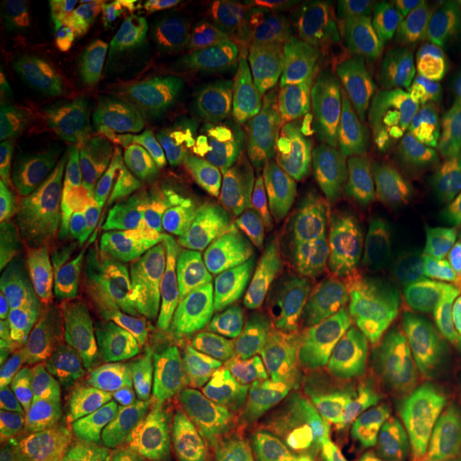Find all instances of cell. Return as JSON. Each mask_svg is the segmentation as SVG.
Instances as JSON below:
<instances>
[{"instance_id":"6da1fadb","label":"cell","mask_w":461,"mask_h":461,"mask_svg":"<svg viewBox=\"0 0 461 461\" xmlns=\"http://www.w3.org/2000/svg\"><path fill=\"white\" fill-rule=\"evenodd\" d=\"M459 212V201L442 190H400L321 212L303 238L353 285L395 291L436 261Z\"/></svg>"},{"instance_id":"ba28073f","label":"cell","mask_w":461,"mask_h":461,"mask_svg":"<svg viewBox=\"0 0 461 461\" xmlns=\"http://www.w3.org/2000/svg\"><path fill=\"white\" fill-rule=\"evenodd\" d=\"M380 95L402 129L453 126L461 120V43L429 39L395 50L380 71Z\"/></svg>"},{"instance_id":"484cf974","label":"cell","mask_w":461,"mask_h":461,"mask_svg":"<svg viewBox=\"0 0 461 461\" xmlns=\"http://www.w3.org/2000/svg\"><path fill=\"white\" fill-rule=\"evenodd\" d=\"M447 165L453 167V169L461 171V140L451 148V152L447 154Z\"/></svg>"},{"instance_id":"4316f807","label":"cell","mask_w":461,"mask_h":461,"mask_svg":"<svg viewBox=\"0 0 461 461\" xmlns=\"http://www.w3.org/2000/svg\"><path fill=\"white\" fill-rule=\"evenodd\" d=\"M0 461H14L9 457V455H5V453H0Z\"/></svg>"},{"instance_id":"f1b7e54d","label":"cell","mask_w":461,"mask_h":461,"mask_svg":"<svg viewBox=\"0 0 461 461\" xmlns=\"http://www.w3.org/2000/svg\"><path fill=\"white\" fill-rule=\"evenodd\" d=\"M205 461H207V459H205Z\"/></svg>"},{"instance_id":"2e32d148","label":"cell","mask_w":461,"mask_h":461,"mask_svg":"<svg viewBox=\"0 0 461 461\" xmlns=\"http://www.w3.org/2000/svg\"><path fill=\"white\" fill-rule=\"evenodd\" d=\"M338 0H293L276 9H261L255 22V51L261 68H274L310 28L338 24Z\"/></svg>"},{"instance_id":"44dd1931","label":"cell","mask_w":461,"mask_h":461,"mask_svg":"<svg viewBox=\"0 0 461 461\" xmlns=\"http://www.w3.org/2000/svg\"><path fill=\"white\" fill-rule=\"evenodd\" d=\"M310 411L312 408L303 384V374L293 367L286 372L272 419L267 420L257 440L248 447L241 461H282V451Z\"/></svg>"},{"instance_id":"cb8c5ba5","label":"cell","mask_w":461,"mask_h":461,"mask_svg":"<svg viewBox=\"0 0 461 461\" xmlns=\"http://www.w3.org/2000/svg\"><path fill=\"white\" fill-rule=\"evenodd\" d=\"M286 461H355V457L310 411L295 431Z\"/></svg>"},{"instance_id":"5bb4252c","label":"cell","mask_w":461,"mask_h":461,"mask_svg":"<svg viewBox=\"0 0 461 461\" xmlns=\"http://www.w3.org/2000/svg\"><path fill=\"white\" fill-rule=\"evenodd\" d=\"M5 43L20 79H56L77 60L71 9L58 0L5 5Z\"/></svg>"},{"instance_id":"277c9868","label":"cell","mask_w":461,"mask_h":461,"mask_svg":"<svg viewBox=\"0 0 461 461\" xmlns=\"http://www.w3.org/2000/svg\"><path fill=\"white\" fill-rule=\"evenodd\" d=\"M32 167L68 210L103 233L122 241L165 235L167 216L158 194L113 148L62 137L41 149Z\"/></svg>"},{"instance_id":"9a60e30c","label":"cell","mask_w":461,"mask_h":461,"mask_svg":"<svg viewBox=\"0 0 461 461\" xmlns=\"http://www.w3.org/2000/svg\"><path fill=\"white\" fill-rule=\"evenodd\" d=\"M336 359L348 361L372 380L397 420L412 417L417 393L406 367L378 327L366 325L348 338H336Z\"/></svg>"},{"instance_id":"5b68a950","label":"cell","mask_w":461,"mask_h":461,"mask_svg":"<svg viewBox=\"0 0 461 461\" xmlns=\"http://www.w3.org/2000/svg\"><path fill=\"white\" fill-rule=\"evenodd\" d=\"M197 367L207 461H241L280 400L278 357L255 339H222Z\"/></svg>"},{"instance_id":"ffe728a7","label":"cell","mask_w":461,"mask_h":461,"mask_svg":"<svg viewBox=\"0 0 461 461\" xmlns=\"http://www.w3.org/2000/svg\"><path fill=\"white\" fill-rule=\"evenodd\" d=\"M137 103L140 115L149 129L167 131L180 120L184 103L188 99V79L157 58L137 65Z\"/></svg>"},{"instance_id":"7c38bea8","label":"cell","mask_w":461,"mask_h":461,"mask_svg":"<svg viewBox=\"0 0 461 461\" xmlns=\"http://www.w3.org/2000/svg\"><path fill=\"white\" fill-rule=\"evenodd\" d=\"M203 11L157 51V60L177 68L190 88L203 92L255 28L261 3H201Z\"/></svg>"},{"instance_id":"52a82bcc","label":"cell","mask_w":461,"mask_h":461,"mask_svg":"<svg viewBox=\"0 0 461 461\" xmlns=\"http://www.w3.org/2000/svg\"><path fill=\"white\" fill-rule=\"evenodd\" d=\"M367 79L370 58L361 43L322 39L276 105L274 143L350 118L363 103Z\"/></svg>"},{"instance_id":"e0dca14e","label":"cell","mask_w":461,"mask_h":461,"mask_svg":"<svg viewBox=\"0 0 461 461\" xmlns=\"http://www.w3.org/2000/svg\"><path fill=\"white\" fill-rule=\"evenodd\" d=\"M158 461H205L207 445L199 402V370L184 363L173 370Z\"/></svg>"},{"instance_id":"3957f363","label":"cell","mask_w":461,"mask_h":461,"mask_svg":"<svg viewBox=\"0 0 461 461\" xmlns=\"http://www.w3.org/2000/svg\"><path fill=\"white\" fill-rule=\"evenodd\" d=\"M233 308L244 322L267 321L285 331L327 336L359 321L361 299L353 282L314 252L258 241L235 276Z\"/></svg>"},{"instance_id":"30bf717a","label":"cell","mask_w":461,"mask_h":461,"mask_svg":"<svg viewBox=\"0 0 461 461\" xmlns=\"http://www.w3.org/2000/svg\"><path fill=\"white\" fill-rule=\"evenodd\" d=\"M391 346L400 357L420 406L445 414L461 403V295L442 299L434 312L403 325Z\"/></svg>"},{"instance_id":"7a4b0ae2","label":"cell","mask_w":461,"mask_h":461,"mask_svg":"<svg viewBox=\"0 0 461 461\" xmlns=\"http://www.w3.org/2000/svg\"><path fill=\"white\" fill-rule=\"evenodd\" d=\"M122 319L163 353L199 361L222 342L224 267L214 246L140 257L105 274Z\"/></svg>"},{"instance_id":"8992f818","label":"cell","mask_w":461,"mask_h":461,"mask_svg":"<svg viewBox=\"0 0 461 461\" xmlns=\"http://www.w3.org/2000/svg\"><path fill=\"white\" fill-rule=\"evenodd\" d=\"M149 378L126 370L77 387L50 389L34 408L28 451L34 461H103L146 408Z\"/></svg>"},{"instance_id":"d6986e66","label":"cell","mask_w":461,"mask_h":461,"mask_svg":"<svg viewBox=\"0 0 461 461\" xmlns=\"http://www.w3.org/2000/svg\"><path fill=\"white\" fill-rule=\"evenodd\" d=\"M126 15L129 48L135 65L157 56V51L188 24L193 0H129L122 5Z\"/></svg>"},{"instance_id":"4fadbf2b","label":"cell","mask_w":461,"mask_h":461,"mask_svg":"<svg viewBox=\"0 0 461 461\" xmlns=\"http://www.w3.org/2000/svg\"><path fill=\"white\" fill-rule=\"evenodd\" d=\"M75 305V293L60 276L32 263H5L0 272V348H31L51 336Z\"/></svg>"},{"instance_id":"d4e9b609","label":"cell","mask_w":461,"mask_h":461,"mask_svg":"<svg viewBox=\"0 0 461 461\" xmlns=\"http://www.w3.org/2000/svg\"><path fill=\"white\" fill-rule=\"evenodd\" d=\"M0 222H3L5 235L11 241H22V244L31 241V222H28L24 210H22L20 201H17L5 171L3 182H0Z\"/></svg>"},{"instance_id":"8fae6325","label":"cell","mask_w":461,"mask_h":461,"mask_svg":"<svg viewBox=\"0 0 461 461\" xmlns=\"http://www.w3.org/2000/svg\"><path fill=\"white\" fill-rule=\"evenodd\" d=\"M310 408L350 453L380 451L393 440L395 417L372 380L353 363L333 359L310 383Z\"/></svg>"},{"instance_id":"ac0fdd59","label":"cell","mask_w":461,"mask_h":461,"mask_svg":"<svg viewBox=\"0 0 461 461\" xmlns=\"http://www.w3.org/2000/svg\"><path fill=\"white\" fill-rule=\"evenodd\" d=\"M34 378L32 353L14 350L0 361V440L14 461H28L26 423Z\"/></svg>"},{"instance_id":"603a6c76","label":"cell","mask_w":461,"mask_h":461,"mask_svg":"<svg viewBox=\"0 0 461 461\" xmlns=\"http://www.w3.org/2000/svg\"><path fill=\"white\" fill-rule=\"evenodd\" d=\"M448 7V0H372L361 7L359 22L367 32H387L431 20Z\"/></svg>"},{"instance_id":"83f0119b","label":"cell","mask_w":461,"mask_h":461,"mask_svg":"<svg viewBox=\"0 0 461 461\" xmlns=\"http://www.w3.org/2000/svg\"><path fill=\"white\" fill-rule=\"evenodd\" d=\"M459 411H461V403H459Z\"/></svg>"},{"instance_id":"7402d4cb","label":"cell","mask_w":461,"mask_h":461,"mask_svg":"<svg viewBox=\"0 0 461 461\" xmlns=\"http://www.w3.org/2000/svg\"><path fill=\"white\" fill-rule=\"evenodd\" d=\"M169 384H163L154 393L152 400L141 411L140 419L129 429V434L103 461H158L157 442L167 403H169Z\"/></svg>"},{"instance_id":"9c48e42d","label":"cell","mask_w":461,"mask_h":461,"mask_svg":"<svg viewBox=\"0 0 461 461\" xmlns=\"http://www.w3.org/2000/svg\"><path fill=\"white\" fill-rule=\"evenodd\" d=\"M272 112L238 99L212 122L199 143L197 173L203 199L218 214H238L250 201Z\"/></svg>"}]
</instances>
